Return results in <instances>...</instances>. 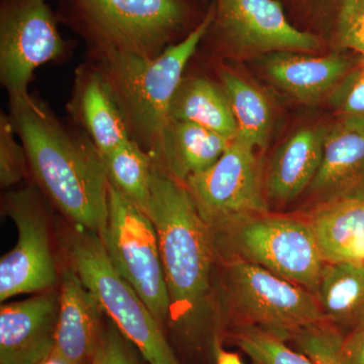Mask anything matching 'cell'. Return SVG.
<instances>
[{
    "label": "cell",
    "instance_id": "cell-24",
    "mask_svg": "<svg viewBox=\"0 0 364 364\" xmlns=\"http://www.w3.org/2000/svg\"><path fill=\"white\" fill-rule=\"evenodd\" d=\"M102 157L109 183L146 213L154 168L150 155L131 139Z\"/></svg>",
    "mask_w": 364,
    "mask_h": 364
},
{
    "label": "cell",
    "instance_id": "cell-22",
    "mask_svg": "<svg viewBox=\"0 0 364 364\" xmlns=\"http://www.w3.org/2000/svg\"><path fill=\"white\" fill-rule=\"evenodd\" d=\"M316 299L331 324L354 329L364 321V265L326 263Z\"/></svg>",
    "mask_w": 364,
    "mask_h": 364
},
{
    "label": "cell",
    "instance_id": "cell-15",
    "mask_svg": "<svg viewBox=\"0 0 364 364\" xmlns=\"http://www.w3.org/2000/svg\"><path fill=\"white\" fill-rule=\"evenodd\" d=\"M102 306L73 267L60 279L59 315L52 353L67 364L91 363L102 340Z\"/></svg>",
    "mask_w": 364,
    "mask_h": 364
},
{
    "label": "cell",
    "instance_id": "cell-1",
    "mask_svg": "<svg viewBox=\"0 0 364 364\" xmlns=\"http://www.w3.org/2000/svg\"><path fill=\"white\" fill-rule=\"evenodd\" d=\"M9 116L41 193L73 226L102 237L109 215V181L92 141L30 93L9 97Z\"/></svg>",
    "mask_w": 364,
    "mask_h": 364
},
{
    "label": "cell",
    "instance_id": "cell-17",
    "mask_svg": "<svg viewBox=\"0 0 364 364\" xmlns=\"http://www.w3.org/2000/svg\"><path fill=\"white\" fill-rule=\"evenodd\" d=\"M263 69L277 87L303 104H315L353 69L343 55L314 56L310 53L274 52L264 55Z\"/></svg>",
    "mask_w": 364,
    "mask_h": 364
},
{
    "label": "cell",
    "instance_id": "cell-6",
    "mask_svg": "<svg viewBox=\"0 0 364 364\" xmlns=\"http://www.w3.org/2000/svg\"><path fill=\"white\" fill-rule=\"evenodd\" d=\"M225 284L241 325L255 326L284 341L329 323L311 291L248 261L230 260Z\"/></svg>",
    "mask_w": 364,
    "mask_h": 364
},
{
    "label": "cell",
    "instance_id": "cell-3",
    "mask_svg": "<svg viewBox=\"0 0 364 364\" xmlns=\"http://www.w3.org/2000/svg\"><path fill=\"white\" fill-rule=\"evenodd\" d=\"M214 6L176 44L155 58L132 54L87 55L123 114L129 135L150 155L169 123V109L189 61L214 21Z\"/></svg>",
    "mask_w": 364,
    "mask_h": 364
},
{
    "label": "cell",
    "instance_id": "cell-32",
    "mask_svg": "<svg viewBox=\"0 0 364 364\" xmlns=\"http://www.w3.org/2000/svg\"><path fill=\"white\" fill-rule=\"evenodd\" d=\"M215 364H244L238 354L224 350L220 345H215Z\"/></svg>",
    "mask_w": 364,
    "mask_h": 364
},
{
    "label": "cell",
    "instance_id": "cell-19",
    "mask_svg": "<svg viewBox=\"0 0 364 364\" xmlns=\"http://www.w3.org/2000/svg\"><path fill=\"white\" fill-rule=\"evenodd\" d=\"M231 141L198 124L169 121L153 155V163L184 184L189 177L217 162Z\"/></svg>",
    "mask_w": 364,
    "mask_h": 364
},
{
    "label": "cell",
    "instance_id": "cell-7",
    "mask_svg": "<svg viewBox=\"0 0 364 364\" xmlns=\"http://www.w3.org/2000/svg\"><path fill=\"white\" fill-rule=\"evenodd\" d=\"M215 245L294 282L316 296L326 262L309 220L269 213L214 233Z\"/></svg>",
    "mask_w": 364,
    "mask_h": 364
},
{
    "label": "cell",
    "instance_id": "cell-4",
    "mask_svg": "<svg viewBox=\"0 0 364 364\" xmlns=\"http://www.w3.org/2000/svg\"><path fill=\"white\" fill-rule=\"evenodd\" d=\"M188 16L184 0H60V21L85 41L87 55L155 58L179 42Z\"/></svg>",
    "mask_w": 364,
    "mask_h": 364
},
{
    "label": "cell",
    "instance_id": "cell-14",
    "mask_svg": "<svg viewBox=\"0 0 364 364\" xmlns=\"http://www.w3.org/2000/svg\"><path fill=\"white\" fill-rule=\"evenodd\" d=\"M309 191L317 205L364 198V119L341 117L328 127L322 162Z\"/></svg>",
    "mask_w": 364,
    "mask_h": 364
},
{
    "label": "cell",
    "instance_id": "cell-12",
    "mask_svg": "<svg viewBox=\"0 0 364 364\" xmlns=\"http://www.w3.org/2000/svg\"><path fill=\"white\" fill-rule=\"evenodd\" d=\"M210 31L227 50L238 54L313 53L321 48L313 33L294 28L275 0H215Z\"/></svg>",
    "mask_w": 364,
    "mask_h": 364
},
{
    "label": "cell",
    "instance_id": "cell-10",
    "mask_svg": "<svg viewBox=\"0 0 364 364\" xmlns=\"http://www.w3.org/2000/svg\"><path fill=\"white\" fill-rule=\"evenodd\" d=\"M57 23L47 0L0 1V80L9 97L28 95L36 69L68 54Z\"/></svg>",
    "mask_w": 364,
    "mask_h": 364
},
{
    "label": "cell",
    "instance_id": "cell-21",
    "mask_svg": "<svg viewBox=\"0 0 364 364\" xmlns=\"http://www.w3.org/2000/svg\"><path fill=\"white\" fill-rule=\"evenodd\" d=\"M169 121L198 124L231 140L238 135L226 91L202 76L182 79L170 105Z\"/></svg>",
    "mask_w": 364,
    "mask_h": 364
},
{
    "label": "cell",
    "instance_id": "cell-29",
    "mask_svg": "<svg viewBox=\"0 0 364 364\" xmlns=\"http://www.w3.org/2000/svg\"><path fill=\"white\" fill-rule=\"evenodd\" d=\"M330 102L341 117L364 119V66L353 68L334 88Z\"/></svg>",
    "mask_w": 364,
    "mask_h": 364
},
{
    "label": "cell",
    "instance_id": "cell-33",
    "mask_svg": "<svg viewBox=\"0 0 364 364\" xmlns=\"http://www.w3.org/2000/svg\"><path fill=\"white\" fill-rule=\"evenodd\" d=\"M203 1H208V0H203Z\"/></svg>",
    "mask_w": 364,
    "mask_h": 364
},
{
    "label": "cell",
    "instance_id": "cell-11",
    "mask_svg": "<svg viewBox=\"0 0 364 364\" xmlns=\"http://www.w3.org/2000/svg\"><path fill=\"white\" fill-rule=\"evenodd\" d=\"M40 193L36 184H31L9 191L2 200V208L16 224L18 241L0 260L1 303L20 294L44 293L58 282Z\"/></svg>",
    "mask_w": 364,
    "mask_h": 364
},
{
    "label": "cell",
    "instance_id": "cell-5",
    "mask_svg": "<svg viewBox=\"0 0 364 364\" xmlns=\"http://www.w3.org/2000/svg\"><path fill=\"white\" fill-rule=\"evenodd\" d=\"M65 247L71 265L105 315L148 364H182L164 328L114 267L100 235L76 230Z\"/></svg>",
    "mask_w": 364,
    "mask_h": 364
},
{
    "label": "cell",
    "instance_id": "cell-8",
    "mask_svg": "<svg viewBox=\"0 0 364 364\" xmlns=\"http://www.w3.org/2000/svg\"><path fill=\"white\" fill-rule=\"evenodd\" d=\"M100 238L117 272L165 330L171 305L156 228L149 215L111 183L107 224Z\"/></svg>",
    "mask_w": 364,
    "mask_h": 364
},
{
    "label": "cell",
    "instance_id": "cell-34",
    "mask_svg": "<svg viewBox=\"0 0 364 364\" xmlns=\"http://www.w3.org/2000/svg\"><path fill=\"white\" fill-rule=\"evenodd\" d=\"M363 66H364V64H363Z\"/></svg>",
    "mask_w": 364,
    "mask_h": 364
},
{
    "label": "cell",
    "instance_id": "cell-9",
    "mask_svg": "<svg viewBox=\"0 0 364 364\" xmlns=\"http://www.w3.org/2000/svg\"><path fill=\"white\" fill-rule=\"evenodd\" d=\"M256 150L237 135L217 162L184 183L213 233L269 213Z\"/></svg>",
    "mask_w": 364,
    "mask_h": 364
},
{
    "label": "cell",
    "instance_id": "cell-28",
    "mask_svg": "<svg viewBox=\"0 0 364 364\" xmlns=\"http://www.w3.org/2000/svg\"><path fill=\"white\" fill-rule=\"evenodd\" d=\"M344 338L331 323L301 333L294 340L299 352L315 364H344L342 344Z\"/></svg>",
    "mask_w": 364,
    "mask_h": 364
},
{
    "label": "cell",
    "instance_id": "cell-26",
    "mask_svg": "<svg viewBox=\"0 0 364 364\" xmlns=\"http://www.w3.org/2000/svg\"><path fill=\"white\" fill-rule=\"evenodd\" d=\"M9 114H0V186L11 188L30 176L28 157L23 144L16 139Z\"/></svg>",
    "mask_w": 364,
    "mask_h": 364
},
{
    "label": "cell",
    "instance_id": "cell-13",
    "mask_svg": "<svg viewBox=\"0 0 364 364\" xmlns=\"http://www.w3.org/2000/svg\"><path fill=\"white\" fill-rule=\"evenodd\" d=\"M59 293L47 291L0 309V364H40L51 355Z\"/></svg>",
    "mask_w": 364,
    "mask_h": 364
},
{
    "label": "cell",
    "instance_id": "cell-31",
    "mask_svg": "<svg viewBox=\"0 0 364 364\" xmlns=\"http://www.w3.org/2000/svg\"><path fill=\"white\" fill-rule=\"evenodd\" d=\"M342 358L344 364H364V321L343 340Z\"/></svg>",
    "mask_w": 364,
    "mask_h": 364
},
{
    "label": "cell",
    "instance_id": "cell-18",
    "mask_svg": "<svg viewBox=\"0 0 364 364\" xmlns=\"http://www.w3.org/2000/svg\"><path fill=\"white\" fill-rule=\"evenodd\" d=\"M327 130L323 126L305 127L277 148L264 182L267 198L287 203L310 188L322 162Z\"/></svg>",
    "mask_w": 364,
    "mask_h": 364
},
{
    "label": "cell",
    "instance_id": "cell-16",
    "mask_svg": "<svg viewBox=\"0 0 364 364\" xmlns=\"http://www.w3.org/2000/svg\"><path fill=\"white\" fill-rule=\"evenodd\" d=\"M68 112L73 124L85 132L102 156L131 140L123 114L104 79L88 61L76 69Z\"/></svg>",
    "mask_w": 364,
    "mask_h": 364
},
{
    "label": "cell",
    "instance_id": "cell-30",
    "mask_svg": "<svg viewBox=\"0 0 364 364\" xmlns=\"http://www.w3.org/2000/svg\"><path fill=\"white\" fill-rule=\"evenodd\" d=\"M132 346L114 323H111L102 332L91 364H141Z\"/></svg>",
    "mask_w": 364,
    "mask_h": 364
},
{
    "label": "cell",
    "instance_id": "cell-23",
    "mask_svg": "<svg viewBox=\"0 0 364 364\" xmlns=\"http://www.w3.org/2000/svg\"><path fill=\"white\" fill-rule=\"evenodd\" d=\"M220 80L229 98L238 135L256 149H264L272 127V111L267 97L231 69L222 68Z\"/></svg>",
    "mask_w": 364,
    "mask_h": 364
},
{
    "label": "cell",
    "instance_id": "cell-2",
    "mask_svg": "<svg viewBox=\"0 0 364 364\" xmlns=\"http://www.w3.org/2000/svg\"><path fill=\"white\" fill-rule=\"evenodd\" d=\"M146 214L154 223L159 239L171 305L168 327L193 341L205 331L210 318L214 233L186 184L155 165Z\"/></svg>",
    "mask_w": 364,
    "mask_h": 364
},
{
    "label": "cell",
    "instance_id": "cell-25",
    "mask_svg": "<svg viewBox=\"0 0 364 364\" xmlns=\"http://www.w3.org/2000/svg\"><path fill=\"white\" fill-rule=\"evenodd\" d=\"M233 339L256 364H315L289 348L284 340L255 326L240 325L234 330Z\"/></svg>",
    "mask_w": 364,
    "mask_h": 364
},
{
    "label": "cell",
    "instance_id": "cell-27",
    "mask_svg": "<svg viewBox=\"0 0 364 364\" xmlns=\"http://www.w3.org/2000/svg\"><path fill=\"white\" fill-rule=\"evenodd\" d=\"M333 33L339 47L364 58V0L335 1Z\"/></svg>",
    "mask_w": 364,
    "mask_h": 364
},
{
    "label": "cell",
    "instance_id": "cell-20",
    "mask_svg": "<svg viewBox=\"0 0 364 364\" xmlns=\"http://www.w3.org/2000/svg\"><path fill=\"white\" fill-rule=\"evenodd\" d=\"M309 222L326 263L364 265V198L317 205Z\"/></svg>",
    "mask_w": 364,
    "mask_h": 364
}]
</instances>
